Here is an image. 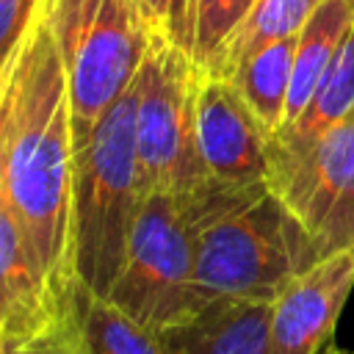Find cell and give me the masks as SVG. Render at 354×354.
<instances>
[{
    "label": "cell",
    "mask_w": 354,
    "mask_h": 354,
    "mask_svg": "<svg viewBox=\"0 0 354 354\" xmlns=\"http://www.w3.org/2000/svg\"><path fill=\"white\" fill-rule=\"evenodd\" d=\"M72 194L69 72L41 8L17 50L0 64V207L14 213L58 296L75 279Z\"/></svg>",
    "instance_id": "obj_1"
},
{
    "label": "cell",
    "mask_w": 354,
    "mask_h": 354,
    "mask_svg": "<svg viewBox=\"0 0 354 354\" xmlns=\"http://www.w3.org/2000/svg\"><path fill=\"white\" fill-rule=\"evenodd\" d=\"M44 0H0V64L17 50L30 25L39 19Z\"/></svg>",
    "instance_id": "obj_19"
},
{
    "label": "cell",
    "mask_w": 354,
    "mask_h": 354,
    "mask_svg": "<svg viewBox=\"0 0 354 354\" xmlns=\"http://www.w3.org/2000/svg\"><path fill=\"white\" fill-rule=\"evenodd\" d=\"M268 185L304 224L321 257L354 249V116L299 152L271 149Z\"/></svg>",
    "instance_id": "obj_7"
},
{
    "label": "cell",
    "mask_w": 354,
    "mask_h": 354,
    "mask_svg": "<svg viewBox=\"0 0 354 354\" xmlns=\"http://www.w3.org/2000/svg\"><path fill=\"white\" fill-rule=\"evenodd\" d=\"M136 83L105 111L75 152L72 263L75 279L108 296L127 254V241L149 194L136 144Z\"/></svg>",
    "instance_id": "obj_3"
},
{
    "label": "cell",
    "mask_w": 354,
    "mask_h": 354,
    "mask_svg": "<svg viewBox=\"0 0 354 354\" xmlns=\"http://www.w3.org/2000/svg\"><path fill=\"white\" fill-rule=\"evenodd\" d=\"M293 55H296V36L263 44L224 72V77L232 80V86L241 91V97L263 122V127L271 133V138L285 124Z\"/></svg>",
    "instance_id": "obj_15"
},
{
    "label": "cell",
    "mask_w": 354,
    "mask_h": 354,
    "mask_svg": "<svg viewBox=\"0 0 354 354\" xmlns=\"http://www.w3.org/2000/svg\"><path fill=\"white\" fill-rule=\"evenodd\" d=\"M108 299L133 321L155 332L196 313L194 232L188 207L177 194H147L127 241L124 266Z\"/></svg>",
    "instance_id": "obj_6"
},
{
    "label": "cell",
    "mask_w": 354,
    "mask_h": 354,
    "mask_svg": "<svg viewBox=\"0 0 354 354\" xmlns=\"http://www.w3.org/2000/svg\"><path fill=\"white\" fill-rule=\"evenodd\" d=\"M61 321L77 354H169L163 332L133 321L80 279H72L61 296Z\"/></svg>",
    "instance_id": "obj_12"
},
{
    "label": "cell",
    "mask_w": 354,
    "mask_h": 354,
    "mask_svg": "<svg viewBox=\"0 0 354 354\" xmlns=\"http://www.w3.org/2000/svg\"><path fill=\"white\" fill-rule=\"evenodd\" d=\"M44 14L69 72L77 152L105 111L136 83L152 28L136 0H44Z\"/></svg>",
    "instance_id": "obj_4"
},
{
    "label": "cell",
    "mask_w": 354,
    "mask_h": 354,
    "mask_svg": "<svg viewBox=\"0 0 354 354\" xmlns=\"http://www.w3.org/2000/svg\"><path fill=\"white\" fill-rule=\"evenodd\" d=\"M348 116H354V25L340 41L326 75L321 77L304 111L271 138V149L299 152Z\"/></svg>",
    "instance_id": "obj_13"
},
{
    "label": "cell",
    "mask_w": 354,
    "mask_h": 354,
    "mask_svg": "<svg viewBox=\"0 0 354 354\" xmlns=\"http://www.w3.org/2000/svg\"><path fill=\"white\" fill-rule=\"evenodd\" d=\"M274 301L216 299L163 329L169 354H268Z\"/></svg>",
    "instance_id": "obj_11"
},
{
    "label": "cell",
    "mask_w": 354,
    "mask_h": 354,
    "mask_svg": "<svg viewBox=\"0 0 354 354\" xmlns=\"http://www.w3.org/2000/svg\"><path fill=\"white\" fill-rule=\"evenodd\" d=\"M321 3L324 0H257L249 17L243 19L241 30L230 41L218 72H210V75H224L235 61H241L243 55H249L263 44L299 36Z\"/></svg>",
    "instance_id": "obj_16"
},
{
    "label": "cell",
    "mask_w": 354,
    "mask_h": 354,
    "mask_svg": "<svg viewBox=\"0 0 354 354\" xmlns=\"http://www.w3.org/2000/svg\"><path fill=\"white\" fill-rule=\"evenodd\" d=\"M318 354H351V351H346V348H337V346H332V343H329V346H324Z\"/></svg>",
    "instance_id": "obj_21"
},
{
    "label": "cell",
    "mask_w": 354,
    "mask_h": 354,
    "mask_svg": "<svg viewBox=\"0 0 354 354\" xmlns=\"http://www.w3.org/2000/svg\"><path fill=\"white\" fill-rule=\"evenodd\" d=\"M354 288V249L332 252L293 277L271 304L268 354H318L329 346Z\"/></svg>",
    "instance_id": "obj_9"
},
{
    "label": "cell",
    "mask_w": 354,
    "mask_h": 354,
    "mask_svg": "<svg viewBox=\"0 0 354 354\" xmlns=\"http://www.w3.org/2000/svg\"><path fill=\"white\" fill-rule=\"evenodd\" d=\"M58 318L61 296L50 288L14 213L0 207V340L44 337Z\"/></svg>",
    "instance_id": "obj_10"
},
{
    "label": "cell",
    "mask_w": 354,
    "mask_h": 354,
    "mask_svg": "<svg viewBox=\"0 0 354 354\" xmlns=\"http://www.w3.org/2000/svg\"><path fill=\"white\" fill-rule=\"evenodd\" d=\"M196 152L205 177L216 185L252 188L268 183L271 133L224 75H199Z\"/></svg>",
    "instance_id": "obj_8"
},
{
    "label": "cell",
    "mask_w": 354,
    "mask_h": 354,
    "mask_svg": "<svg viewBox=\"0 0 354 354\" xmlns=\"http://www.w3.org/2000/svg\"><path fill=\"white\" fill-rule=\"evenodd\" d=\"M152 33H160L194 58L196 39V0H136Z\"/></svg>",
    "instance_id": "obj_18"
},
{
    "label": "cell",
    "mask_w": 354,
    "mask_h": 354,
    "mask_svg": "<svg viewBox=\"0 0 354 354\" xmlns=\"http://www.w3.org/2000/svg\"><path fill=\"white\" fill-rule=\"evenodd\" d=\"M199 75L185 50L152 33L136 77V144L149 191H171L185 199L207 183L196 152Z\"/></svg>",
    "instance_id": "obj_5"
},
{
    "label": "cell",
    "mask_w": 354,
    "mask_h": 354,
    "mask_svg": "<svg viewBox=\"0 0 354 354\" xmlns=\"http://www.w3.org/2000/svg\"><path fill=\"white\" fill-rule=\"evenodd\" d=\"M0 354H77L72 337L66 335L61 318L58 326L36 340H0Z\"/></svg>",
    "instance_id": "obj_20"
},
{
    "label": "cell",
    "mask_w": 354,
    "mask_h": 354,
    "mask_svg": "<svg viewBox=\"0 0 354 354\" xmlns=\"http://www.w3.org/2000/svg\"><path fill=\"white\" fill-rule=\"evenodd\" d=\"M183 202L194 232L196 310L216 299L274 301L321 260L304 224L268 183L224 188L207 180Z\"/></svg>",
    "instance_id": "obj_2"
},
{
    "label": "cell",
    "mask_w": 354,
    "mask_h": 354,
    "mask_svg": "<svg viewBox=\"0 0 354 354\" xmlns=\"http://www.w3.org/2000/svg\"><path fill=\"white\" fill-rule=\"evenodd\" d=\"M354 25V0H324L301 33L296 36V55H293V77H290V94H288V127L310 102L313 91L318 88L321 77L326 75L340 41Z\"/></svg>",
    "instance_id": "obj_14"
},
{
    "label": "cell",
    "mask_w": 354,
    "mask_h": 354,
    "mask_svg": "<svg viewBox=\"0 0 354 354\" xmlns=\"http://www.w3.org/2000/svg\"><path fill=\"white\" fill-rule=\"evenodd\" d=\"M257 0H196L194 61L199 72H218L224 53Z\"/></svg>",
    "instance_id": "obj_17"
}]
</instances>
